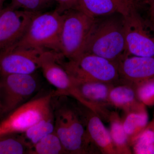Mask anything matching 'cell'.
Instances as JSON below:
<instances>
[{
	"label": "cell",
	"mask_w": 154,
	"mask_h": 154,
	"mask_svg": "<svg viewBox=\"0 0 154 154\" xmlns=\"http://www.w3.org/2000/svg\"><path fill=\"white\" fill-rule=\"evenodd\" d=\"M70 98L55 94L52 100L54 131L66 154L100 153L87 132L80 102Z\"/></svg>",
	"instance_id": "6da1fadb"
},
{
	"label": "cell",
	"mask_w": 154,
	"mask_h": 154,
	"mask_svg": "<svg viewBox=\"0 0 154 154\" xmlns=\"http://www.w3.org/2000/svg\"><path fill=\"white\" fill-rule=\"evenodd\" d=\"M83 53L116 63L127 54L123 14L116 13L94 18Z\"/></svg>",
	"instance_id": "7a4b0ae2"
},
{
	"label": "cell",
	"mask_w": 154,
	"mask_h": 154,
	"mask_svg": "<svg viewBox=\"0 0 154 154\" xmlns=\"http://www.w3.org/2000/svg\"><path fill=\"white\" fill-rule=\"evenodd\" d=\"M55 91L34 96L0 121V135L22 134L42 119L53 116Z\"/></svg>",
	"instance_id": "3957f363"
},
{
	"label": "cell",
	"mask_w": 154,
	"mask_h": 154,
	"mask_svg": "<svg viewBox=\"0 0 154 154\" xmlns=\"http://www.w3.org/2000/svg\"><path fill=\"white\" fill-rule=\"evenodd\" d=\"M60 61L72 78L82 82H96L116 85L121 84L118 63L94 54L83 53L70 60Z\"/></svg>",
	"instance_id": "277c9868"
},
{
	"label": "cell",
	"mask_w": 154,
	"mask_h": 154,
	"mask_svg": "<svg viewBox=\"0 0 154 154\" xmlns=\"http://www.w3.org/2000/svg\"><path fill=\"white\" fill-rule=\"evenodd\" d=\"M138 0H131L123 14L127 54L154 57V28L140 12Z\"/></svg>",
	"instance_id": "5b68a950"
},
{
	"label": "cell",
	"mask_w": 154,
	"mask_h": 154,
	"mask_svg": "<svg viewBox=\"0 0 154 154\" xmlns=\"http://www.w3.org/2000/svg\"><path fill=\"white\" fill-rule=\"evenodd\" d=\"M63 22L56 10L36 14L18 43L60 54V39Z\"/></svg>",
	"instance_id": "8992f818"
},
{
	"label": "cell",
	"mask_w": 154,
	"mask_h": 154,
	"mask_svg": "<svg viewBox=\"0 0 154 154\" xmlns=\"http://www.w3.org/2000/svg\"><path fill=\"white\" fill-rule=\"evenodd\" d=\"M60 39V54L64 60L81 55L94 19L78 10L63 13Z\"/></svg>",
	"instance_id": "52a82bcc"
},
{
	"label": "cell",
	"mask_w": 154,
	"mask_h": 154,
	"mask_svg": "<svg viewBox=\"0 0 154 154\" xmlns=\"http://www.w3.org/2000/svg\"><path fill=\"white\" fill-rule=\"evenodd\" d=\"M40 84L33 74H12L0 77V118L33 98Z\"/></svg>",
	"instance_id": "ba28073f"
},
{
	"label": "cell",
	"mask_w": 154,
	"mask_h": 154,
	"mask_svg": "<svg viewBox=\"0 0 154 154\" xmlns=\"http://www.w3.org/2000/svg\"><path fill=\"white\" fill-rule=\"evenodd\" d=\"M47 51L18 42L0 50V75L34 74Z\"/></svg>",
	"instance_id": "9c48e42d"
},
{
	"label": "cell",
	"mask_w": 154,
	"mask_h": 154,
	"mask_svg": "<svg viewBox=\"0 0 154 154\" xmlns=\"http://www.w3.org/2000/svg\"><path fill=\"white\" fill-rule=\"evenodd\" d=\"M38 13L9 7L4 8L0 15V50L20 41L33 17Z\"/></svg>",
	"instance_id": "30bf717a"
},
{
	"label": "cell",
	"mask_w": 154,
	"mask_h": 154,
	"mask_svg": "<svg viewBox=\"0 0 154 154\" xmlns=\"http://www.w3.org/2000/svg\"><path fill=\"white\" fill-rule=\"evenodd\" d=\"M60 58L59 54L47 51L42 58L40 69L48 82L56 89V95H66L78 100L74 79L62 65Z\"/></svg>",
	"instance_id": "8fae6325"
},
{
	"label": "cell",
	"mask_w": 154,
	"mask_h": 154,
	"mask_svg": "<svg viewBox=\"0 0 154 154\" xmlns=\"http://www.w3.org/2000/svg\"><path fill=\"white\" fill-rule=\"evenodd\" d=\"M74 81L79 95L78 101L92 109L102 120L108 122L110 112L108 108L112 106L109 93L114 85L100 82H82L74 79Z\"/></svg>",
	"instance_id": "7c38bea8"
},
{
	"label": "cell",
	"mask_w": 154,
	"mask_h": 154,
	"mask_svg": "<svg viewBox=\"0 0 154 154\" xmlns=\"http://www.w3.org/2000/svg\"><path fill=\"white\" fill-rule=\"evenodd\" d=\"M117 63L121 83L134 85L154 79V57L126 54Z\"/></svg>",
	"instance_id": "4fadbf2b"
},
{
	"label": "cell",
	"mask_w": 154,
	"mask_h": 154,
	"mask_svg": "<svg viewBox=\"0 0 154 154\" xmlns=\"http://www.w3.org/2000/svg\"><path fill=\"white\" fill-rule=\"evenodd\" d=\"M80 104L85 116L87 132L91 141L101 153L117 154L109 131L103 124L102 119L91 108L80 102Z\"/></svg>",
	"instance_id": "5bb4252c"
},
{
	"label": "cell",
	"mask_w": 154,
	"mask_h": 154,
	"mask_svg": "<svg viewBox=\"0 0 154 154\" xmlns=\"http://www.w3.org/2000/svg\"><path fill=\"white\" fill-rule=\"evenodd\" d=\"M131 2V0H77L76 10L94 19L114 13L123 14Z\"/></svg>",
	"instance_id": "9a60e30c"
},
{
	"label": "cell",
	"mask_w": 154,
	"mask_h": 154,
	"mask_svg": "<svg viewBox=\"0 0 154 154\" xmlns=\"http://www.w3.org/2000/svg\"><path fill=\"white\" fill-rule=\"evenodd\" d=\"M109 99L111 106L121 109L125 112L143 105L138 100L134 87L125 83L112 87L109 93Z\"/></svg>",
	"instance_id": "2e32d148"
},
{
	"label": "cell",
	"mask_w": 154,
	"mask_h": 154,
	"mask_svg": "<svg viewBox=\"0 0 154 154\" xmlns=\"http://www.w3.org/2000/svg\"><path fill=\"white\" fill-rule=\"evenodd\" d=\"M125 113L122 124L131 147L133 141L147 126L148 114L144 105Z\"/></svg>",
	"instance_id": "e0dca14e"
},
{
	"label": "cell",
	"mask_w": 154,
	"mask_h": 154,
	"mask_svg": "<svg viewBox=\"0 0 154 154\" xmlns=\"http://www.w3.org/2000/svg\"><path fill=\"white\" fill-rule=\"evenodd\" d=\"M109 132L112 143L117 154H132L128 137L125 131L122 119L115 111H110L108 121Z\"/></svg>",
	"instance_id": "ac0fdd59"
},
{
	"label": "cell",
	"mask_w": 154,
	"mask_h": 154,
	"mask_svg": "<svg viewBox=\"0 0 154 154\" xmlns=\"http://www.w3.org/2000/svg\"><path fill=\"white\" fill-rule=\"evenodd\" d=\"M32 147L22 134L0 135V154H30Z\"/></svg>",
	"instance_id": "d6986e66"
},
{
	"label": "cell",
	"mask_w": 154,
	"mask_h": 154,
	"mask_svg": "<svg viewBox=\"0 0 154 154\" xmlns=\"http://www.w3.org/2000/svg\"><path fill=\"white\" fill-rule=\"evenodd\" d=\"M66 154L59 138L55 132L45 136L32 146L30 154Z\"/></svg>",
	"instance_id": "ffe728a7"
},
{
	"label": "cell",
	"mask_w": 154,
	"mask_h": 154,
	"mask_svg": "<svg viewBox=\"0 0 154 154\" xmlns=\"http://www.w3.org/2000/svg\"><path fill=\"white\" fill-rule=\"evenodd\" d=\"M54 115L41 120L22 133L26 140L33 146L45 136L54 132Z\"/></svg>",
	"instance_id": "44dd1931"
},
{
	"label": "cell",
	"mask_w": 154,
	"mask_h": 154,
	"mask_svg": "<svg viewBox=\"0 0 154 154\" xmlns=\"http://www.w3.org/2000/svg\"><path fill=\"white\" fill-rule=\"evenodd\" d=\"M133 153L154 154V129L148 124L131 145Z\"/></svg>",
	"instance_id": "7402d4cb"
},
{
	"label": "cell",
	"mask_w": 154,
	"mask_h": 154,
	"mask_svg": "<svg viewBox=\"0 0 154 154\" xmlns=\"http://www.w3.org/2000/svg\"><path fill=\"white\" fill-rule=\"evenodd\" d=\"M134 87L138 100L145 106L154 105V79L141 82Z\"/></svg>",
	"instance_id": "603a6c76"
},
{
	"label": "cell",
	"mask_w": 154,
	"mask_h": 154,
	"mask_svg": "<svg viewBox=\"0 0 154 154\" xmlns=\"http://www.w3.org/2000/svg\"><path fill=\"white\" fill-rule=\"evenodd\" d=\"M9 7L11 8L41 13L43 10L51 5L55 0H11Z\"/></svg>",
	"instance_id": "cb8c5ba5"
},
{
	"label": "cell",
	"mask_w": 154,
	"mask_h": 154,
	"mask_svg": "<svg viewBox=\"0 0 154 154\" xmlns=\"http://www.w3.org/2000/svg\"><path fill=\"white\" fill-rule=\"evenodd\" d=\"M77 0H55L57 4L56 9L61 14L71 10H75Z\"/></svg>",
	"instance_id": "d4e9b609"
},
{
	"label": "cell",
	"mask_w": 154,
	"mask_h": 154,
	"mask_svg": "<svg viewBox=\"0 0 154 154\" xmlns=\"http://www.w3.org/2000/svg\"><path fill=\"white\" fill-rule=\"evenodd\" d=\"M148 5L147 18L154 28V0H144Z\"/></svg>",
	"instance_id": "484cf974"
},
{
	"label": "cell",
	"mask_w": 154,
	"mask_h": 154,
	"mask_svg": "<svg viewBox=\"0 0 154 154\" xmlns=\"http://www.w3.org/2000/svg\"><path fill=\"white\" fill-rule=\"evenodd\" d=\"M149 125L151 126H152L154 129V119L152 121L150 122V123H149Z\"/></svg>",
	"instance_id": "4316f807"
},
{
	"label": "cell",
	"mask_w": 154,
	"mask_h": 154,
	"mask_svg": "<svg viewBox=\"0 0 154 154\" xmlns=\"http://www.w3.org/2000/svg\"><path fill=\"white\" fill-rule=\"evenodd\" d=\"M6 0H0V8H2L3 3Z\"/></svg>",
	"instance_id": "83f0119b"
},
{
	"label": "cell",
	"mask_w": 154,
	"mask_h": 154,
	"mask_svg": "<svg viewBox=\"0 0 154 154\" xmlns=\"http://www.w3.org/2000/svg\"><path fill=\"white\" fill-rule=\"evenodd\" d=\"M3 9H4V8H0V15L2 14V12L3 11Z\"/></svg>",
	"instance_id": "f1b7e54d"
},
{
	"label": "cell",
	"mask_w": 154,
	"mask_h": 154,
	"mask_svg": "<svg viewBox=\"0 0 154 154\" xmlns=\"http://www.w3.org/2000/svg\"><path fill=\"white\" fill-rule=\"evenodd\" d=\"M121 1H124V2H127V1H128L129 0H121Z\"/></svg>",
	"instance_id": "f546056e"
},
{
	"label": "cell",
	"mask_w": 154,
	"mask_h": 154,
	"mask_svg": "<svg viewBox=\"0 0 154 154\" xmlns=\"http://www.w3.org/2000/svg\"><path fill=\"white\" fill-rule=\"evenodd\" d=\"M0 77H1V75H0Z\"/></svg>",
	"instance_id": "4dcf8cb0"
}]
</instances>
